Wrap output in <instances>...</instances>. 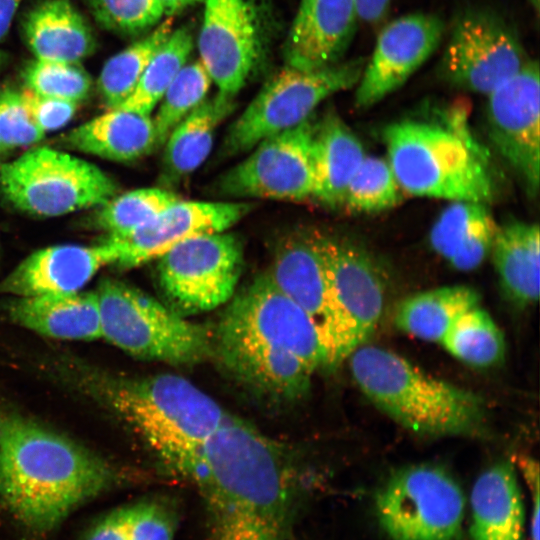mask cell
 I'll use <instances>...</instances> for the list:
<instances>
[{
    "mask_svg": "<svg viewBox=\"0 0 540 540\" xmlns=\"http://www.w3.org/2000/svg\"><path fill=\"white\" fill-rule=\"evenodd\" d=\"M187 480L207 509L210 540H284L296 494L285 450L226 412Z\"/></svg>",
    "mask_w": 540,
    "mask_h": 540,
    "instance_id": "obj_1",
    "label": "cell"
},
{
    "mask_svg": "<svg viewBox=\"0 0 540 540\" xmlns=\"http://www.w3.org/2000/svg\"><path fill=\"white\" fill-rule=\"evenodd\" d=\"M116 468L74 440L19 413L0 411V500L35 533L114 487Z\"/></svg>",
    "mask_w": 540,
    "mask_h": 540,
    "instance_id": "obj_2",
    "label": "cell"
},
{
    "mask_svg": "<svg viewBox=\"0 0 540 540\" xmlns=\"http://www.w3.org/2000/svg\"><path fill=\"white\" fill-rule=\"evenodd\" d=\"M91 387L163 465L185 479L226 414L208 394L172 373L102 376L92 378Z\"/></svg>",
    "mask_w": 540,
    "mask_h": 540,
    "instance_id": "obj_3",
    "label": "cell"
},
{
    "mask_svg": "<svg viewBox=\"0 0 540 540\" xmlns=\"http://www.w3.org/2000/svg\"><path fill=\"white\" fill-rule=\"evenodd\" d=\"M357 385L382 412L426 436L476 435L483 431V399L425 373L402 356L361 345L349 356Z\"/></svg>",
    "mask_w": 540,
    "mask_h": 540,
    "instance_id": "obj_4",
    "label": "cell"
},
{
    "mask_svg": "<svg viewBox=\"0 0 540 540\" xmlns=\"http://www.w3.org/2000/svg\"><path fill=\"white\" fill-rule=\"evenodd\" d=\"M388 162L411 195L487 203L494 186L487 159L465 129L460 111L451 123L406 119L383 133Z\"/></svg>",
    "mask_w": 540,
    "mask_h": 540,
    "instance_id": "obj_5",
    "label": "cell"
},
{
    "mask_svg": "<svg viewBox=\"0 0 540 540\" xmlns=\"http://www.w3.org/2000/svg\"><path fill=\"white\" fill-rule=\"evenodd\" d=\"M101 338L131 356L190 366L212 357V333L168 305L114 278L95 290Z\"/></svg>",
    "mask_w": 540,
    "mask_h": 540,
    "instance_id": "obj_6",
    "label": "cell"
},
{
    "mask_svg": "<svg viewBox=\"0 0 540 540\" xmlns=\"http://www.w3.org/2000/svg\"><path fill=\"white\" fill-rule=\"evenodd\" d=\"M118 191L95 164L48 146L0 163V194L14 208L51 218L100 207Z\"/></svg>",
    "mask_w": 540,
    "mask_h": 540,
    "instance_id": "obj_7",
    "label": "cell"
},
{
    "mask_svg": "<svg viewBox=\"0 0 540 540\" xmlns=\"http://www.w3.org/2000/svg\"><path fill=\"white\" fill-rule=\"evenodd\" d=\"M366 62L356 58L313 71L285 65L231 124L223 141V154L238 155L270 136L298 126L327 97L355 86Z\"/></svg>",
    "mask_w": 540,
    "mask_h": 540,
    "instance_id": "obj_8",
    "label": "cell"
},
{
    "mask_svg": "<svg viewBox=\"0 0 540 540\" xmlns=\"http://www.w3.org/2000/svg\"><path fill=\"white\" fill-rule=\"evenodd\" d=\"M228 302L213 339L292 353L313 371L328 368L326 349L310 317L268 273L256 277Z\"/></svg>",
    "mask_w": 540,
    "mask_h": 540,
    "instance_id": "obj_9",
    "label": "cell"
},
{
    "mask_svg": "<svg viewBox=\"0 0 540 540\" xmlns=\"http://www.w3.org/2000/svg\"><path fill=\"white\" fill-rule=\"evenodd\" d=\"M382 529L392 540H458L465 498L443 468L418 464L394 472L376 494Z\"/></svg>",
    "mask_w": 540,
    "mask_h": 540,
    "instance_id": "obj_10",
    "label": "cell"
},
{
    "mask_svg": "<svg viewBox=\"0 0 540 540\" xmlns=\"http://www.w3.org/2000/svg\"><path fill=\"white\" fill-rule=\"evenodd\" d=\"M204 1L199 60L219 92L234 98L267 57L271 0Z\"/></svg>",
    "mask_w": 540,
    "mask_h": 540,
    "instance_id": "obj_11",
    "label": "cell"
},
{
    "mask_svg": "<svg viewBox=\"0 0 540 540\" xmlns=\"http://www.w3.org/2000/svg\"><path fill=\"white\" fill-rule=\"evenodd\" d=\"M243 267L241 241L220 232L188 239L158 259L157 276L168 306L187 316L207 312L235 294Z\"/></svg>",
    "mask_w": 540,
    "mask_h": 540,
    "instance_id": "obj_12",
    "label": "cell"
},
{
    "mask_svg": "<svg viewBox=\"0 0 540 540\" xmlns=\"http://www.w3.org/2000/svg\"><path fill=\"white\" fill-rule=\"evenodd\" d=\"M529 60L518 33L503 17L473 8L456 19L439 74L452 87L488 95Z\"/></svg>",
    "mask_w": 540,
    "mask_h": 540,
    "instance_id": "obj_13",
    "label": "cell"
},
{
    "mask_svg": "<svg viewBox=\"0 0 540 540\" xmlns=\"http://www.w3.org/2000/svg\"><path fill=\"white\" fill-rule=\"evenodd\" d=\"M316 120L312 115L298 126L259 142L244 161L220 177L218 193L291 201L312 197Z\"/></svg>",
    "mask_w": 540,
    "mask_h": 540,
    "instance_id": "obj_14",
    "label": "cell"
},
{
    "mask_svg": "<svg viewBox=\"0 0 540 540\" xmlns=\"http://www.w3.org/2000/svg\"><path fill=\"white\" fill-rule=\"evenodd\" d=\"M488 96L489 137L515 171L530 197L540 180V80L539 64L529 60Z\"/></svg>",
    "mask_w": 540,
    "mask_h": 540,
    "instance_id": "obj_15",
    "label": "cell"
},
{
    "mask_svg": "<svg viewBox=\"0 0 540 540\" xmlns=\"http://www.w3.org/2000/svg\"><path fill=\"white\" fill-rule=\"evenodd\" d=\"M272 281L310 317L336 368L352 353L348 324L336 306L320 256L309 240H288L268 272Z\"/></svg>",
    "mask_w": 540,
    "mask_h": 540,
    "instance_id": "obj_16",
    "label": "cell"
},
{
    "mask_svg": "<svg viewBox=\"0 0 540 540\" xmlns=\"http://www.w3.org/2000/svg\"><path fill=\"white\" fill-rule=\"evenodd\" d=\"M444 32L438 16L412 13L387 24L357 83L355 105L368 108L400 88L435 52Z\"/></svg>",
    "mask_w": 540,
    "mask_h": 540,
    "instance_id": "obj_17",
    "label": "cell"
},
{
    "mask_svg": "<svg viewBox=\"0 0 540 540\" xmlns=\"http://www.w3.org/2000/svg\"><path fill=\"white\" fill-rule=\"evenodd\" d=\"M322 261L332 298L350 331L352 352L374 332L384 306V284L364 249L348 240L308 238Z\"/></svg>",
    "mask_w": 540,
    "mask_h": 540,
    "instance_id": "obj_18",
    "label": "cell"
},
{
    "mask_svg": "<svg viewBox=\"0 0 540 540\" xmlns=\"http://www.w3.org/2000/svg\"><path fill=\"white\" fill-rule=\"evenodd\" d=\"M250 208V204L242 202L179 200L132 232L106 238L115 246V265L132 268L159 259L188 239L227 231Z\"/></svg>",
    "mask_w": 540,
    "mask_h": 540,
    "instance_id": "obj_19",
    "label": "cell"
},
{
    "mask_svg": "<svg viewBox=\"0 0 540 540\" xmlns=\"http://www.w3.org/2000/svg\"><path fill=\"white\" fill-rule=\"evenodd\" d=\"M117 252L107 238L96 245L59 244L36 250L0 281V294L13 297L66 294L82 290Z\"/></svg>",
    "mask_w": 540,
    "mask_h": 540,
    "instance_id": "obj_20",
    "label": "cell"
},
{
    "mask_svg": "<svg viewBox=\"0 0 540 540\" xmlns=\"http://www.w3.org/2000/svg\"><path fill=\"white\" fill-rule=\"evenodd\" d=\"M358 19L355 0H301L284 43L285 65L313 71L341 62Z\"/></svg>",
    "mask_w": 540,
    "mask_h": 540,
    "instance_id": "obj_21",
    "label": "cell"
},
{
    "mask_svg": "<svg viewBox=\"0 0 540 540\" xmlns=\"http://www.w3.org/2000/svg\"><path fill=\"white\" fill-rule=\"evenodd\" d=\"M212 356L253 391L281 401L303 397L314 372L292 353L236 341L212 339Z\"/></svg>",
    "mask_w": 540,
    "mask_h": 540,
    "instance_id": "obj_22",
    "label": "cell"
},
{
    "mask_svg": "<svg viewBox=\"0 0 540 540\" xmlns=\"http://www.w3.org/2000/svg\"><path fill=\"white\" fill-rule=\"evenodd\" d=\"M14 324L39 335L70 341L101 338L96 291L14 297L5 306Z\"/></svg>",
    "mask_w": 540,
    "mask_h": 540,
    "instance_id": "obj_23",
    "label": "cell"
},
{
    "mask_svg": "<svg viewBox=\"0 0 540 540\" xmlns=\"http://www.w3.org/2000/svg\"><path fill=\"white\" fill-rule=\"evenodd\" d=\"M24 40L35 58L79 63L94 53L93 31L71 0H40L22 20Z\"/></svg>",
    "mask_w": 540,
    "mask_h": 540,
    "instance_id": "obj_24",
    "label": "cell"
},
{
    "mask_svg": "<svg viewBox=\"0 0 540 540\" xmlns=\"http://www.w3.org/2000/svg\"><path fill=\"white\" fill-rule=\"evenodd\" d=\"M366 154L357 136L333 109L316 120L312 142V198L324 206L341 208L356 170Z\"/></svg>",
    "mask_w": 540,
    "mask_h": 540,
    "instance_id": "obj_25",
    "label": "cell"
},
{
    "mask_svg": "<svg viewBox=\"0 0 540 540\" xmlns=\"http://www.w3.org/2000/svg\"><path fill=\"white\" fill-rule=\"evenodd\" d=\"M472 540H523L525 511L512 462L500 461L479 475L471 496Z\"/></svg>",
    "mask_w": 540,
    "mask_h": 540,
    "instance_id": "obj_26",
    "label": "cell"
},
{
    "mask_svg": "<svg viewBox=\"0 0 540 540\" xmlns=\"http://www.w3.org/2000/svg\"><path fill=\"white\" fill-rule=\"evenodd\" d=\"M61 143L66 148L116 162L140 159L157 148L150 115L121 108L109 109L71 129Z\"/></svg>",
    "mask_w": 540,
    "mask_h": 540,
    "instance_id": "obj_27",
    "label": "cell"
},
{
    "mask_svg": "<svg viewBox=\"0 0 540 540\" xmlns=\"http://www.w3.org/2000/svg\"><path fill=\"white\" fill-rule=\"evenodd\" d=\"M497 226L485 203L453 201L430 231L434 251L460 271L478 268L490 254Z\"/></svg>",
    "mask_w": 540,
    "mask_h": 540,
    "instance_id": "obj_28",
    "label": "cell"
},
{
    "mask_svg": "<svg viewBox=\"0 0 540 540\" xmlns=\"http://www.w3.org/2000/svg\"><path fill=\"white\" fill-rule=\"evenodd\" d=\"M539 234L535 223L507 222L497 227L490 252L504 292L522 307L539 298Z\"/></svg>",
    "mask_w": 540,
    "mask_h": 540,
    "instance_id": "obj_29",
    "label": "cell"
},
{
    "mask_svg": "<svg viewBox=\"0 0 540 540\" xmlns=\"http://www.w3.org/2000/svg\"><path fill=\"white\" fill-rule=\"evenodd\" d=\"M234 98L218 92L206 98L169 134L163 170L168 182L194 172L208 157L217 127L233 111Z\"/></svg>",
    "mask_w": 540,
    "mask_h": 540,
    "instance_id": "obj_30",
    "label": "cell"
},
{
    "mask_svg": "<svg viewBox=\"0 0 540 540\" xmlns=\"http://www.w3.org/2000/svg\"><path fill=\"white\" fill-rule=\"evenodd\" d=\"M479 303L480 295L471 287H440L402 300L395 310L394 322L411 336L440 343L454 321Z\"/></svg>",
    "mask_w": 540,
    "mask_h": 540,
    "instance_id": "obj_31",
    "label": "cell"
},
{
    "mask_svg": "<svg viewBox=\"0 0 540 540\" xmlns=\"http://www.w3.org/2000/svg\"><path fill=\"white\" fill-rule=\"evenodd\" d=\"M172 31L173 19L168 17L147 36L106 61L98 78V89L108 109L118 108L130 96Z\"/></svg>",
    "mask_w": 540,
    "mask_h": 540,
    "instance_id": "obj_32",
    "label": "cell"
},
{
    "mask_svg": "<svg viewBox=\"0 0 540 540\" xmlns=\"http://www.w3.org/2000/svg\"><path fill=\"white\" fill-rule=\"evenodd\" d=\"M194 45L189 27L178 28L157 50L130 96L118 107L150 115L186 65Z\"/></svg>",
    "mask_w": 540,
    "mask_h": 540,
    "instance_id": "obj_33",
    "label": "cell"
},
{
    "mask_svg": "<svg viewBox=\"0 0 540 540\" xmlns=\"http://www.w3.org/2000/svg\"><path fill=\"white\" fill-rule=\"evenodd\" d=\"M440 344L455 358L474 367L496 365L505 354L501 330L480 305L460 315Z\"/></svg>",
    "mask_w": 540,
    "mask_h": 540,
    "instance_id": "obj_34",
    "label": "cell"
},
{
    "mask_svg": "<svg viewBox=\"0 0 540 540\" xmlns=\"http://www.w3.org/2000/svg\"><path fill=\"white\" fill-rule=\"evenodd\" d=\"M179 197L161 188H141L115 195L100 208L96 224L107 236L126 235L143 226Z\"/></svg>",
    "mask_w": 540,
    "mask_h": 540,
    "instance_id": "obj_35",
    "label": "cell"
},
{
    "mask_svg": "<svg viewBox=\"0 0 540 540\" xmlns=\"http://www.w3.org/2000/svg\"><path fill=\"white\" fill-rule=\"evenodd\" d=\"M211 82L200 60L180 70L161 98L153 120L157 148L163 146L172 130L206 99Z\"/></svg>",
    "mask_w": 540,
    "mask_h": 540,
    "instance_id": "obj_36",
    "label": "cell"
},
{
    "mask_svg": "<svg viewBox=\"0 0 540 540\" xmlns=\"http://www.w3.org/2000/svg\"><path fill=\"white\" fill-rule=\"evenodd\" d=\"M400 200V186L388 160L365 156L350 180L343 207L375 213L395 207Z\"/></svg>",
    "mask_w": 540,
    "mask_h": 540,
    "instance_id": "obj_37",
    "label": "cell"
},
{
    "mask_svg": "<svg viewBox=\"0 0 540 540\" xmlns=\"http://www.w3.org/2000/svg\"><path fill=\"white\" fill-rule=\"evenodd\" d=\"M22 78L35 93L76 103L91 90V77L79 63L35 58L24 66Z\"/></svg>",
    "mask_w": 540,
    "mask_h": 540,
    "instance_id": "obj_38",
    "label": "cell"
},
{
    "mask_svg": "<svg viewBox=\"0 0 540 540\" xmlns=\"http://www.w3.org/2000/svg\"><path fill=\"white\" fill-rule=\"evenodd\" d=\"M97 23L106 30L134 35L145 31L162 18L159 0H86Z\"/></svg>",
    "mask_w": 540,
    "mask_h": 540,
    "instance_id": "obj_39",
    "label": "cell"
},
{
    "mask_svg": "<svg viewBox=\"0 0 540 540\" xmlns=\"http://www.w3.org/2000/svg\"><path fill=\"white\" fill-rule=\"evenodd\" d=\"M0 135L9 151L32 146L46 133L32 119L20 91L0 89Z\"/></svg>",
    "mask_w": 540,
    "mask_h": 540,
    "instance_id": "obj_40",
    "label": "cell"
},
{
    "mask_svg": "<svg viewBox=\"0 0 540 540\" xmlns=\"http://www.w3.org/2000/svg\"><path fill=\"white\" fill-rule=\"evenodd\" d=\"M176 512L165 499H147L128 506V540H173Z\"/></svg>",
    "mask_w": 540,
    "mask_h": 540,
    "instance_id": "obj_41",
    "label": "cell"
},
{
    "mask_svg": "<svg viewBox=\"0 0 540 540\" xmlns=\"http://www.w3.org/2000/svg\"><path fill=\"white\" fill-rule=\"evenodd\" d=\"M20 93L32 119L45 133L67 125L74 117L79 104L43 96L28 88H25Z\"/></svg>",
    "mask_w": 540,
    "mask_h": 540,
    "instance_id": "obj_42",
    "label": "cell"
},
{
    "mask_svg": "<svg viewBox=\"0 0 540 540\" xmlns=\"http://www.w3.org/2000/svg\"><path fill=\"white\" fill-rule=\"evenodd\" d=\"M86 540H128V506L106 515L91 530Z\"/></svg>",
    "mask_w": 540,
    "mask_h": 540,
    "instance_id": "obj_43",
    "label": "cell"
},
{
    "mask_svg": "<svg viewBox=\"0 0 540 540\" xmlns=\"http://www.w3.org/2000/svg\"><path fill=\"white\" fill-rule=\"evenodd\" d=\"M515 464L522 472L531 492L533 509L531 517V539L539 540V466L538 462L528 456H516Z\"/></svg>",
    "mask_w": 540,
    "mask_h": 540,
    "instance_id": "obj_44",
    "label": "cell"
},
{
    "mask_svg": "<svg viewBox=\"0 0 540 540\" xmlns=\"http://www.w3.org/2000/svg\"><path fill=\"white\" fill-rule=\"evenodd\" d=\"M359 19L375 25L387 15L391 0H355Z\"/></svg>",
    "mask_w": 540,
    "mask_h": 540,
    "instance_id": "obj_45",
    "label": "cell"
},
{
    "mask_svg": "<svg viewBox=\"0 0 540 540\" xmlns=\"http://www.w3.org/2000/svg\"><path fill=\"white\" fill-rule=\"evenodd\" d=\"M24 0H0V41L8 34L12 20Z\"/></svg>",
    "mask_w": 540,
    "mask_h": 540,
    "instance_id": "obj_46",
    "label": "cell"
},
{
    "mask_svg": "<svg viewBox=\"0 0 540 540\" xmlns=\"http://www.w3.org/2000/svg\"><path fill=\"white\" fill-rule=\"evenodd\" d=\"M163 8L164 14L171 17L172 15L184 10L194 4L200 3L203 0H159Z\"/></svg>",
    "mask_w": 540,
    "mask_h": 540,
    "instance_id": "obj_47",
    "label": "cell"
},
{
    "mask_svg": "<svg viewBox=\"0 0 540 540\" xmlns=\"http://www.w3.org/2000/svg\"><path fill=\"white\" fill-rule=\"evenodd\" d=\"M8 63V55L0 49V75Z\"/></svg>",
    "mask_w": 540,
    "mask_h": 540,
    "instance_id": "obj_48",
    "label": "cell"
},
{
    "mask_svg": "<svg viewBox=\"0 0 540 540\" xmlns=\"http://www.w3.org/2000/svg\"><path fill=\"white\" fill-rule=\"evenodd\" d=\"M9 152L0 135V160Z\"/></svg>",
    "mask_w": 540,
    "mask_h": 540,
    "instance_id": "obj_49",
    "label": "cell"
}]
</instances>
